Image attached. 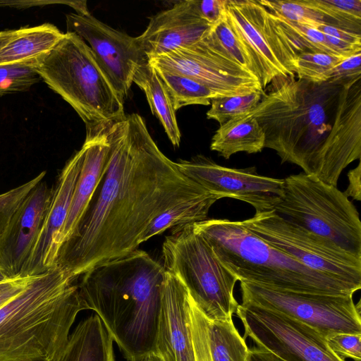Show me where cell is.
Wrapping results in <instances>:
<instances>
[{"instance_id": "cell-1", "label": "cell", "mask_w": 361, "mask_h": 361, "mask_svg": "<svg viewBox=\"0 0 361 361\" xmlns=\"http://www.w3.org/2000/svg\"><path fill=\"white\" fill-rule=\"evenodd\" d=\"M106 133L105 173L56 260L76 279L137 250L150 223L167 209L210 194L161 152L139 114L111 123Z\"/></svg>"}, {"instance_id": "cell-2", "label": "cell", "mask_w": 361, "mask_h": 361, "mask_svg": "<svg viewBox=\"0 0 361 361\" xmlns=\"http://www.w3.org/2000/svg\"><path fill=\"white\" fill-rule=\"evenodd\" d=\"M248 114L263 129L264 148L326 184L337 186L360 159L361 77L341 85L279 76Z\"/></svg>"}, {"instance_id": "cell-3", "label": "cell", "mask_w": 361, "mask_h": 361, "mask_svg": "<svg viewBox=\"0 0 361 361\" xmlns=\"http://www.w3.org/2000/svg\"><path fill=\"white\" fill-rule=\"evenodd\" d=\"M165 269L135 250L99 264L82 275L80 295L128 361L154 353Z\"/></svg>"}, {"instance_id": "cell-4", "label": "cell", "mask_w": 361, "mask_h": 361, "mask_svg": "<svg viewBox=\"0 0 361 361\" xmlns=\"http://www.w3.org/2000/svg\"><path fill=\"white\" fill-rule=\"evenodd\" d=\"M77 279L57 264L0 307V361H55L78 314Z\"/></svg>"}, {"instance_id": "cell-5", "label": "cell", "mask_w": 361, "mask_h": 361, "mask_svg": "<svg viewBox=\"0 0 361 361\" xmlns=\"http://www.w3.org/2000/svg\"><path fill=\"white\" fill-rule=\"evenodd\" d=\"M238 281L283 290L353 295L358 285L314 270L264 241L241 221L207 219L193 224Z\"/></svg>"}, {"instance_id": "cell-6", "label": "cell", "mask_w": 361, "mask_h": 361, "mask_svg": "<svg viewBox=\"0 0 361 361\" xmlns=\"http://www.w3.org/2000/svg\"><path fill=\"white\" fill-rule=\"evenodd\" d=\"M35 69L87 128L109 125L126 116L123 102L90 47L75 33L66 32L50 51L37 59Z\"/></svg>"}, {"instance_id": "cell-7", "label": "cell", "mask_w": 361, "mask_h": 361, "mask_svg": "<svg viewBox=\"0 0 361 361\" xmlns=\"http://www.w3.org/2000/svg\"><path fill=\"white\" fill-rule=\"evenodd\" d=\"M274 212L288 222L361 258V221L343 192L305 173L283 178Z\"/></svg>"}, {"instance_id": "cell-8", "label": "cell", "mask_w": 361, "mask_h": 361, "mask_svg": "<svg viewBox=\"0 0 361 361\" xmlns=\"http://www.w3.org/2000/svg\"><path fill=\"white\" fill-rule=\"evenodd\" d=\"M162 264L176 276L209 320L233 317L239 303L234 296L237 277L218 259L193 224L173 228L162 245Z\"/></svg>"}, {"instance_id": "cell-9", "label": "cell", "mask_w": 361, "mask_h": 361, "mask_svg": "<svg viewBox=\"0 0 361 361\" xmlns=\"http://www.w3.org/2000/svg\"><path fill=\"white\" fill-rule=\"evenodd\" d=\"M243 305L269 310L302 322L325 337L334 333L361 334L360 302L353 295L274 289L240 281Z\"/></svg>"}, {"instance_id": "cell-10", "label": "cell", "mask_w": 361, "mask_h": 361, "mask_svg": "<svg viewBox=\"0 0 361 361\" xmlns=\"http://www.w3.org/2000/svg\"><path fill=\"white\" fill-rule=\"evenodd\" d=\"M250 231L314 270L361 285V258L285 220L274 210L241 221Z\"/></svg>"}, {"instance_id": "cell-11", "label": "cell", "mask_w": 361, "mask_h": 361, "mask_svg": "<svg viewBox=\"0 0 361 361\" xmlns=\"http://www.w3.org/2000/svg\"><path fill=\"white\" fill-rule=\"evenodd\" d=\"M149 63L190 77L218 97L264 92L259 80L229 56L211 30L197 42L151 58Z\"/></svg>"}, {"instance_id": "cell-12", "label": "cell", "mask_w": 361, "mask_h": 361, "mask_svg": "<svg viewBox=\"0 0 361 361\" xmlns=\"http://www.w3.org/2000/svg\"><path fill=\"white\" fill-rule=\"evenodd\" d=\"M244 327V338L283 361H345L328 347L324 335L283 314L239 304L235 313Z\"/></svg>"}, {"instance_id": "cell-13", "label": "cell", "mask_w": 361, "mask_h": 361, "mask_svg": "<svg viewBox=\"0 0 361 361\" xmlns=\"http://www.w3.org/2000/svg\"><path fill=\"white\" fill-rule=\"evenodd\" d=\"M188 178L219 199L245 202L255 213L273 210L283 195V178L259 175L255 166L234 169L217 164L204 156L176 162Z\"/></svg>"}, {"instance_id": "cell-14", "label": "cell", "mask_w": 361, "mask_h": 361, "mask_svg": "<svg viewBox=\"0 0 361 361\" xmlns=\"http://www.w3.org/2000/svg\"><path fill=\"white\" fill-rule=\"evenodd\" d=\"M67 32L80 37L123 102L127 98L137 67L149 61L138 37H131L92 15H66Z\"/></svg>"}, {"instance_id": "cell-15", "label": "cell", "mask_w": 361, "mask_h": 361, "mask_svg": "<svg viewBox=\"0 0 361 361\" xmlns=\"http://www.w3.org/2000/svg\"><path fill=\"white\" fill-rule=\"evenodd\" d=\"M226 12L252 49L263 90L279 76L294 75L293 45L258 0H227Z\"/></svg>"}, {"instance_id": "cell-16", "label": "cell", "mask_w": 361, "mask_h": 361, "mask_svg": "<svg viewBox=\"0 0 361 361\" xmlns=\"http://www.w3.org/2000/svg\"><path fill=\"white\" fill-rule=\"evenodd\" d=\"M83 157L81 147L66 162L53 188L51 198L30 254L20 275L33 276L44 273L56 264L57 241L69 211Z\"/></svg>"}, {"instance_id": "cell-17", "label": "cell", "mask_w": 361, "mask_h": 361, "mask_svg": "<svg viewBox=\"0 0 361 361\" xmlns=\"http://www.w3.org/2000/svg\"><path fill=\"white\" fill-rule=\"evenodd\" d=\"M189 298L183 283L166 271L154 353L162 361H195Z\"/></svg>"}, {"instance_id": "cell-18", "label": "cell", "mask_w": 361, "mask_h": 361, "mask_svg": "<svg viewBox=\"0 0 361 361\" xmlns=\"http://www.w3.org/2000/svg\"><path fill=\"white\" fill-rule=\"evenodd\" d=\"M53 188L43 180L24 200L0 235V266L10 278L20 271L35 242L48 209Z\"/></svg>"}, {"instance_id": "cell-19", "label": "cell", "mask_w": 361, "mask_h": 361, "mask_svg": "<svg viewBox=\"0 0 361 361\" xmlns=\"http://www.w3.org/2000/svg\"><path fill=\"white\" fill-rule=\"evenodd\" d=\"M212 27L198 15L192 0H185L151 17L138 39L149 59L197 42Z\"/></svg>"}, {"instance_id": "cell-20", "label": "cell", "mask_w": 361, "mask_h": 361, "mask_svg": "<svg viewBox=\"0 0 361 361\" xmlns=\"http://www.w3.org/2000/svg\"><path fill=\"white\" fill-rule=\"evenodd\" d=\"M108 126L87 128L86 138L82 146L81 169L68 216L58 238L59 251L75 231L105 173L110 150L106 133Z\"/></svg>"}, {"instance_id": "cell-21", "label": "cell", "mask_w": 361, "mask_h": 361, "mask_svg": "<svg viewBox=\"0 0 361 361\" xmlns=\"http://www.w3.org/2000/svg\"><path fill=\"white\" fill-rule=\"evenodd\" d=\"M113 339L95 314L81 321L55 361H115Z\"/></svg>"}, {"instance_id": "cell-22", "label": "cell", "mask_w": 361, "mask_h": 361, "mask_svg": "<svg viewBox=\"0 0 361 361\" xmlns=\"http://www.w3.org/2000/svg\"><path fill=\"white\" fill-rule=\"evenodd\" d=\"M264 145L262 128L255 117L247 114L220 125L212 138L210 149L228 159L238 152H260Z\"/></svg>"}, {"instance_id": "cell-23", "label": "cell", "mask_w": 361, "mask_h": 361, "mask_svg": "<svg viewBox=\"0 0 361 361\" xmlns=\"http://www.w3.org/2000/svg\"><path fill=\"white\" fill-rule=\"evenodd\" d=\"M64 35L51 23L22 27L20 34L0 50V66L35 61L50 51Z\"/></svg>"}, {"instance_id": "cell-24", "label": "cell", "mask_w": 361, "mask_h": 361, "mask_svg": "<svg viewBox=\"0 0 361 361\" xmlns=\"http://www.w3.org/2000/svg\"><path fill=\"white\" fill-rule=\"evenodd\" d=\"M133 82L146 95L153 115L159 121L174 147H179L181 134L169 95L154 68L149 63L136 69Z\"/></svg>"}, {"instance_id": "cell-25", "label": "cell", "mask_w": 361, "mask_h": 361, "mask_svg": "<svg viewBox=\"0 0 361 361\" xmlns=\"http://www.w3.org/2000/svg\"><path fill=\"white\" fill-rule=\"evenodd\" d=\"M219 200L216 195L210 193L204 197L181 202L167 209L150 223L143 235L142 243L170 228L207 219L210 208Z\"/></svg>"}, {"instance_id": "cell-26", "label": "cell", "mask_w": 361, "mask_h": 361, "mask_svg": "<svg viewBox=\"0 0 361 361\" xmlns=\"http://www.w3.org/2000/svg\"><path fill=\"white\" fill-rule=\"evenodd\" d=\"M208 320V341L212 361H247L250 348L233 317Z\"/></svg>"}, {"instance_id": "cell-27", "label": "cell", "mask_w": 361, "mask_h": 361, "mask_svg": "<svg viewBox=\"0 0 361 361\" xmlns=\"http://www.w3.org/2000/svg\"><path fill=\"white\" fill-rule=\"evenodd\" d=\"M211 32L229 56L259 81L260 71L256 56L226 11L224 17L212 27Z\"/></svg>"}, {"instance_id": "cell-28", "label": "cell", "mask_w": 361, "mask_h": 361, "mask_svg": "<svg viewBox=\"0 0 361 361\" xmlns=\"http://www.w3.org/2000/svg\"><path fill=\"white\" fill-rule=\"evenodd\" d=\"M153 67L169 95L175 111L191 104L209 105L211 99L218 97L210 89L190 77Z\"/></svg>"}, {"instance_id": "cell-29", "label": "cell", "mask_w": 361, "mask_h": 361, "mask_svg": "<svg viewBox=\"0 0 361 361\" xmlns=\"http://www.w3.org/2000/svg\"><path fill=\"white\" fill-rule=\"evenodd\" d=\"M324 13L329 25L361 35V0H309Z\"/></svg>"}, {"instance_id": "cell-30", "label": "cell", "mask_w": 361, "mask_h": 361, "mask_svg": "<svg viewBox=\"0 0 361 361\" xmlns=\"http://www.w3.org/2000/svg\"><path fill=\"white\" fill-rule=\"evenodd\" d=\"M347 57L331 55L319 51H302L293 62V70L298 79L313 82L329 80L334 67Z\"/></svg>"}, {"instance_id": "cell-31", "label": "cell", "mask_w": 361, "mask_h": 361, "mask_svg": "<svg viewBox=\"0 0 361 361\" xmlns=\"http://www.w3.org/2000/svg\"><path fill=\"white\" fill-rule=\"evenodd\" d=\"M268 11L291 22L314 28L319 24L329 25L327 17L313 6L309 0H258Z\"/></svg>"}, {"instance_id": "cell-32", "label": "cell", "mask_w": 361, "mask_h": 361, "mask_svg": "<svg viewBox=\"0 0 361 361\" xmlns=\"http://www.w3.org/2000/svg\"><path fill=\"white\" fill-rule=\"evenodd\" d=\"M262 94L220 96L211 99V107L207 112L208 119L216 121L220 125L243 115L248 114L260 102Z\"/></svg>"}, {"instance_id": "cell-33", "label": "cell", "mask_w": 361, "mask_h": 361, "mask_svg": "<svg viewBox=\"0 0 361 361\" xmlns=\"http://www.w3.org/2000/svg\"><path fill=\"white\" fill-rule=\"evenodd\" d=\"M36 60L0 66V96L27 91L41 81Z\"/></svg>"}, {"instance_id": "cell-34", "label": "cell", "mask_w": 361, "mask_h": 361, "mask_svg": "<svg viewBox=\"0 0 361 361\" xmlns=\"http://www.w3.org/2000/svg\"><path fill=\"white\" fill-rule=\"evenodd\" d=\"M46 171L13 189L0 194V235L31 191L44 178Z\"/></svg>"}, {"instance_id": "cell-35", "label": "cell", "mask_w": 361, "mask_h": 361, "mask_svg": "<svg viewBox=\"0 0 361 361\" xmlns=\"http://www.w3.org/2000/svg\"><path fill=\"white\" fill-rule=\"evenodd\" d=\"M189 314L195 361H212L208 341V320L190 295Z\"/></svg>"}, {"instance_id": "cell-36", "label": "cell", "mask_w": 361, "mask_h": 361, "mask_svg": "<svg viewBox=\"0 0 361 361\" xmlns=\"http://www.w3.org/2000/svg\"><path fill=\"white\" fill-rule=\"evenodd\" d=\"M325 338L328 347L340 358L360 361L361 334L334 333Z\"/></svg>"}, {"instance_id": "cell-37", "label": "cell", "mask_w": 361, "mask_h": 361, "mask_svg": "<svg viewBox=\"0 0 361 361\" xmlns=\"http://www.w3.org/2000/svg\"><path fill=\"white\" fill-rule=\"evenodd\" d=\"M360 77L361 52H359L344 59L334 67L329 81L344 85Z\"/></svg>"}, {"instance_id": "cell-38", "label": "cell", "mask_w": 361, "mask_h": 361, "mask_svg": "<svg viewBox=\"0 0 361 361\" xmlns=\"http://www.w3.org/2000/svg\"><path fill=\"white\" fill-rule=\"evenodd\" d=\"M193 5L202 19L212 26L225 15L227 0H192Z\"/></svg>"}, {"instance_id": "cell-39", "label": "cell", "mask_w": 361, "mask_h": 361, "mask_svg": "<svg viewBox=\"0 0 361 361\" xmlns=\"http://www.w3.org/2000/svg\"><path fill=\"white\" fill-rule=\"evenodd\" d=\"M35 276H18L1 282L0 307L25 288Z\"/></svg>"}, {"instance_id": "cell-40", "label": "cell", "mask_w": 361, "mask_h": 361, "mask_svg": "<svg viewBox=\"0 0 361 361\" xmlns=\"http://www.w3.org/2000/svg\"><path fill=\"white\" fill-rule=\"evenodd\" d=\"M314 28L343 42L361 47V35L326 24H319Z\"/></svg>"}, {"instance_id": "cell-41", "label": "cell", "mask_w": 361, "mask_h": 361, "mask_svg": "<svg viewBox=\"0 0 361 361\" xmlns=\"http://www.w3.org/2000/svg\"><path fill=\"white\" fill-rule=\"evenodd\" d=\"M348 185L343 194L349 197H351L357 201L361 200V164L351 169L348 173Z\"/></svg>"}, {"instance_id": "cell-42", "label": "cell", "mask_w": 361, "mask_h": 361, "mask_svg": "<svg viewBox=\"0 0 361 361\" xmlns=\"http://www.w3.org/2000/svg\"><path fill=\"white\" fill-rule=\"evenodd\" d=\"M247 361H283L273 353L257 346L250 348Z\"/></svg>"}, {"instance_id": "cell-43", "label": "cell", "mask_w": 361, "mask_h": 361, "mask_svg": "<svg viewBox=\"0 0 361 361\" xmlns=\"http://www.w3.org/2000/svg\"><path fill=\"white\" fill-rule=\"evenodd\" d=\"M21 31V27L13 30H0V50L10 41L17 37Z\"/></svg>"}, {"instance_id": "cell-44", "label": "cell", "mask_w": 361, "mask_h": 361, "mask_svg": "<svg viewBox=\"0 0 361 361\" xmlns=\"http://www.w3.org/2000/svg\"><path fill=\"white\" fill-rule=\"evenodd\" d=\"M141 361H162V360L155 354H150L148 356L145 357Z\"/></svg>"}, {"instance_id": "cell-45", "label": "cell", "mask_w": 361, "mask_h": 361, "mask_svg": "<svg viewBox=\"0 0 361 361\" xmlns=\"http://www.w3.org/2000/svg\"><path fill=\"white\" fill-rule=\"evenodd\" d=\"M10 279L4 269L0 266V283Z\"/></svg>"}]
</instances>
